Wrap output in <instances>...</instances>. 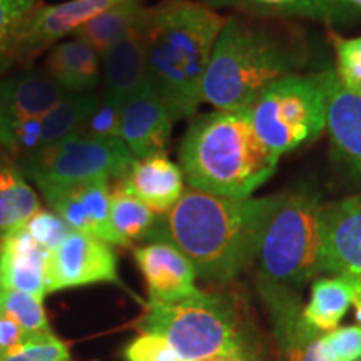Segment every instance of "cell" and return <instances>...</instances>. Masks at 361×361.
I'll use <instances>...</instances> for the list:
<instances>
[{
  "instance_id": "obj_20",
  "label": "cell",
  "mask_w": 361,
  "mask_h": 361,
  "mask_svg": "<svg viewBox=\"0 0 361 361\" xmlns=\"http://www.w3.org/2000/svg\"><path fill=\"white\" fill-rule=\"evenodd\" d=\"M211 8L234 7L264 17H305L333 25H350L361 12L350 0H197Z\"/></svg>"
},
{
  "instance_id": "obj_6",
  "label": "cell",
  "mask_w": 361,
  "mask_h": 361,
  "mask_svg": "<svg viewBox=\"0 0 361 361\" xmlns=\"http://www.w3.org/2000/svg\"><path fill=\"white\" fill-rule=\"evenodd\" d=\"M323 209L310 189L281 194L256 255L259 281L298 291L323 273Z\"/></svg>"
},
{
  "instance_id": "obj_33",
  "label": "cell",
  "mask_w": 361,
  "mask_h": 361,
  "mask_svg": "<svg viewBox=\"0 0 361 361\" xmlns=\"http://www.w3.org/2000/svg\"><path fill=\"white\" fill-rule=\"evenodd\" d=\"M336 51V75L346 89L361 94V35L353 39L333 37Z\"/></svg>"
},
{
  "instance_id": "obj_24",
  "label": "cell",
  "mask_w": 361,
  "mask_h": 361,
  "mask_svg": "<svg viewBox=\"0 0 361 361\" xmlns=\"http://www.w3.org/2000/svg\"><path fill=\"white\" fill-rule=\"evenodd\" d=\"M144 8L142 0H123L90 19L72 35L102 56L107 49L137 29Z\"/></svg>"
},
{
  "instance_id": "obj_4",
  "label": "cell",
  "mask_w": 361,
  "mask_h": 361,
  "mask_svg": "<svg viewBox=\"0 0 361 361\" xmlns=\"http://www.w3.org/2000/svg\"><path fill=\"white\" fill-rule=\"evenodd\" d=\"M305 64L303 44L241 17H226L202 80V101L218 111L251 109L268 85Z\"/></svg>"
},
{
  "instance_id": "obj_10",
  "label": "cell",
  "mask_w": 361,
  "mask_h": 361,
  "mask_svg": "<svg viewBox=\"0 0 361 361\" xmlns=\"http://www.w3.org/2000/svg\"><path fill=\"white\" fill-rule=\"evenodd\" d=\"M101 283L124 288L114 250L102 239L72 229L64 241L49 252L45 274L47 295Z\"/></svg>"
},
{
  "instance_id": "obj_40",
  "label": "cell",
  "mask_w": 361,
  "mask_h": 361,
  "mask_svg": "<svg viewBox=\"0 0 361 361\" xmlns=\"http://www.w3.org/2000/svg\"><path fill=\"white\" fill-rule=\"evenodd\" d=\"M180 361H192V360H180Z\"/></svg>"
},
{
  "instance_id": "obj_28",
  "label": "cell",
  "mask_w": 361,
  "mask_h": 361,
  "mask_svg": "<svg viewBox=\"0 0 361 361\" xmlns=\"http://www.w3.org/2000/svg\"><path fill=\"white\" fill-rule=\"evenodd\" d=\"M42 0H0V75L12 69V49L20 29Z\"/></svg>"
},
{
  "instance_id": "obj_5",
  "label": "cell",
  "mask_w": 361,
  "mask_h": 361,
  "mask_svg": "<svg viewBox=\"0 0 361 361\" xmlns=\"http://www.w3.org/2000/svg\"><path fill=\"white\" fill-rule=\"evenodd\" d=\"M137 328L164 338L180 360L207 361L228 356L251 361V351L229 298L202 291L178 303L149 300Z\"/></svg>"
},
{
  "instance_id": "obj_35",
  "label": "cell",
  "mask_w": 361,
  "mask_h": 361,
  "mask_svg": "<svg viewBox=\"0 0 361 361\" xmlns=\"http://www.w3.org/2000/svg\"><path fill=\"white\" fill-rule=\"evenodd\" d=\"M126 361H180L179 355L164 338L154 333H142L126 346Z\"/></svg>"
},
{
  "instance_id": "obj_22",
  "label": "cell",
  "mask_w": 361,
  "mask_h": 361,
  "mask_svg": "<svg viewBox=\"0 0 361 361\" xmlns=\"http://www.w3.org/2000/svg\"><path fill=\"white\" fill-rule=\"evenodd\" d=\"M104 92L123 104L146 79V52L139 27L101 56Z\"/></svg>"
},
{
  "instance_id": "obj_1",
  "label": "cell",
  "mask_w": 361,
  "mask_h": 361,
  "mask_svg": "<svg viewBox=\"0 0 361 361\" xmlns=\"http://www.w3.org/2000/svg\"><path fill=\"white\" fill-rule=\"evenodd\" d=\"M279 200L281 194L236 200L189 188L173 209L159 216L151 241L176 246L197 276L226 284L256 261L264 226Z\"/></svg>"
},
{
  "instance_id": "obj_27",
  "label": "cell",
  "mask_w": 361,
  "mask_h": 361,
  "mask_svg": "<svg viewBox=\"0 0 361 361\" xmlns=\"http://www.w3.org/2000/svg\"><path fill=\"white\" fill-rule=\"evenodd\" d=\"M97 102L99 94L66 92L47 114L40 117L44 147L52 146V144L79 134L85 119H87L90 111L96 107Z\"/></svg>"
},
{
  "instance_id": "obj_29",
  "label": "cell",
  "mask_w": 361,
  "mask_h": 361,
  "mask_svg": "<svg viewBox=\"0 0 361 361\" xmlns=\"http://www.w3.org/2000/svg\"><path fill=\"white\" fill-rule=\"evenodd\" d=\"M0 314L13 319L25 333L52 331L44 310V300L29 293L0 288Z\"/></svg>"
},
{
  "instance_id": "obj_12",
  "label": "cell",
  "mask_w": 361,
  "mask_h": 361,
  "mask_svg": "<svg viewBox=\"0 0 361 361\" xmlns=\"http://www.w3.org/2000/svg\"><path fill=\"white\" fill-rule=\"evenodd\" d=\"M256 286L268 310L273 338L281 361H322V333L306 323L298 291L259 279Z\"/></svg>"
},
{
  "instance_id": "obj_15",
  "label": "cell",
  "mask_w": 361,
  "mask_h": 361,
  "mask_svg": "<svg viewBox=\"0 0 361 361\" xmlns=\"http://www.w3.org/2000/svg\"><path fill=\"white\" fill-rule=\"evenodd\" d=\"M323 273L361 278V192L323 209Z\"/></svg>"
},
{
  "instance_id": "obj_39",
  "label": "cell",
  "mask_w": 361,
  "mask_h": 361,
  "mask_svg": "<svg viewBox=\"0 0 361 361\" xmlns=\"http://www.w3.org/2000/svg\"><path fill=\"white\" fill-rule=\"evenodd\" d=\"M350 2L353 4V6H355L356 8H358V11L361 12V0H350Z\"/></svg>"
},
{
  "instance_id": "obj_13",
  "label": "cell",
  "mask_w": 361,
  "mask_h": 361,
  "mask_svg": "<svg viewBox=\"0 0 361 361\" xmlns=\"http://www.w3.org/2000/svg\"><path fill=\"white\" fill-rule=\"evenodd\" d=\"M134 259L146 279L149 300L178 303L200 296L197 273L178 247L166 241H151L134 250Z\"/></svg>"
},
{
  "instance_id": "obj_21",
  "label": "cell",
  "mask_w": 361,
  "mask_h": 361,
  "mask_svg": "<svg viewBox=\"0 0 361 361\" xmlns=\"http://www.w3.org/2000/svg\"><path fill=\"white\" fill-rule=\"evenodd\" d=\"M44 71L64 92L90 94L102 78L101 56L82 40H62L47 52Z\"/></svg>"
},
{
  "instance_id": "obj_31",
  "label": "cell",
  "mask_w": 361,
  "mask_h": 361,
  "mask_svg": "<svg viewBox=\"0 0 361 361\" xmlns=\"http://www.w3.org/2000/svg\"><path fill=\"white\" fill-rule=\"evenodd\" d=\"M121 114L123 104L102 92L79 134L96 139H121Z\"/></svg>"
},
{
  "instance_id": "obj_25",
  "label": "cell",
  "mask_w": 361,
  "mask_h": 361,
  "mask_svg": "<svg viewBox=\"0 0 361 361\" xmlns=\"http://www.w3.org/2000/svg\"><path fill=\"white\" fill-rule=\"evenodd\" d=\"M351 305L353 296L348 278H319L311 286V298L303 306V318L319 333L335 331Z\"/></svg>"
},
{
  "instance_id": "obj_8",
  "label": "cell",
  "mask_w": 361,
  "mask_h": 361,
  "mask_svg": "<svg viewBox=\"0 0 361 361\" xmlns=\"http://www.w3.org/2000/svg\"><path fill=\"white\" fill-rule=\"evenodd\" d=\"M135 157L123 139H96L75 134L64 141L40 149L17 161L27 179L87 180L123 179L133 168Z\"/></svg>"
},
{
  "instance_id": "obj_3",
  "label": "cell",
  "mask_w": 361,
  "mask_h": 361,
  "mask_svg": "<svg viewBox=\"0 0 361 361\" xmlns=\"http://www.w3.org/2000/svg\"><path fill=\"white\" fill-rule=\"evenodd\" d=\"M278 161L256 133L251 109H216L194 117L179 147L189 188L236 200H247L268 183Z\"/></svg>"
},
{
  "instance_id": "obj_26",
  "label": "cell",
  "mask_w": 361,
  "mask_h": 361,
  "mask_svg": "<svg viewBox=\"0 0 361 361\" xmlns=\"http://www.w3.org/2000/svg\"><path fill=\"white\" fill-rule=\"evenodd\" d=\"M159 216L126 191L117 180L111 188V224L123 247L135 241L151 239Z\"/></svg>"
},
{
  "instance_id": "obj_11",
  "label": "cell",
  "mask_w": 361,
  "mask_h": 361,
  "mask_svg": "<svg viewBox=\"0 0 361 361\" xmlns=\"http://www.w3.org/2000/svg\"><path fill=\"white\" fill-rule=\"evenodd\" d=\"M123 0H67L61 4H42L27 19L12 49V64L30 67L44 52L67 35L87 24L90 19Z\"/></svg>"
},
{
  "instance_id": "obj_30",
  "label": "cell",
  "mask_w": 361,
  "mask_h": 361,
  "mask_svg": "<svg viewBox=\"0 0 361 361\" xmlns=\"http://www.w3.org/2000/svg\"><path fill=\"white\" fill-rule=\"evenodd\" d=\"M0 361H71V353L52 331L30 333L19 346L0 356Z\"/></svg>"
},
{
  "instance_id": "obj_19",
  "label": "cell",
  "mask_w": 361,
  "mask_h": 361,
  "mask_svg": "<svg viewBox=\"0 0 361 361\" xmlns=\"http://www.w3.org/2000/svg\"><path fill=\"white\" fill-rule=\"evenodd\" d=\"M47 259L49 251L24 228L11 233L0 243V286L44 300Z\"/></svg>"
},
{
  "instance_id": "obj_37",
  "label": "cell",
  "mask_w": 361,
  "mask_h": 361,
  "mask_svg": "<svg viewBox=\"0 0 361 361\" xmlns=\"http://www.w3.org/2000/svg\"><path fill=\"white\" fill-rule=\"evenodd\" d=\"M351 284V296H353V306L356 319L361 323V278L358 276H346Z\"/></svg>"
},
{
  "instance_id": "obj_23",
  "label": "cell",
  "mask_w": 361,
  "mask_h": 361,
  "mask_svg": "<svg viewBox=\"0 0 361 361\" xmlns=\"http://www.w3.org/2000/svg\"><path fill=\"white\" fill-rule=\"evenodd\" d=\"M40 201L16 159L0 149V243L24 228L37 213Z\"/></svg>"
},
{
  "instance_id": "obj_9",
  "label": "cell",
  "mask_w": 361,
  "mask_h": 361,
  "mask_svg": "<svg viewBox=\"0 0 361 361\" xmlns=\"http://www.w3.org/2000/svg\"><path fill=\"white\" fill-rule=\"evenodd\" d=\"M51 211L61 216L74 231L89 234L121 246L111 224V184L109 179L49 180L34 179Z\"/></svg>"
},
{
  "instance_id": "obj_18",
  "label": "cell",
  "mask_w": 361,
  "mask_h": 361,
  "mask_svg": "<svg viewBox=\"0 0 361 361\" xmlns=\"http://www.w3.org/2000/svg\"><path fill=\"white\" fill-rule=\"evenodd\" d=\"M326 130L333 156L361 183V94L346 89L336 72L329 84Z\"/></svg>"
},
{
  "instance_id": "obj_7",
  "label": "cell",
  "mask_w": 361,
  "mask_h": 361,
  "mask_svg": "<svg viewBox=\"0 0 361 361\" xmlns=\"http://www.w3.org/2000/svg\"><path fill=\"white\" fill-rule=\"evenodd\" d=\"M335 71L293 74L268 85L251 107L252 124L276 156L316 141L326 129L329 84Z\"/></svg>"
},
{
  "instance_id": "obj_2",
  "label": "cell",
  "mask_w": 361,
  "mask_h": 361,
  "mask_svg": "<svg viewBox=\"0 0 361 361\" xmlns=\"http://www.w3.org/2000/svg\"><path fill=\"white\" fill-rule=\"evenodd\" d=\"M226 17L197 0H162L144 8L139 32L146 79L176 121L196 114L202 80Z\"/></svg>"
},
{
  "instance_id": "obj_16",
  "label": "cell",
  "mask_w": 361,
  "mask_h": 361,
  "mask_svg": "<svg viewBox=\"0 0 361 361\" xmlns=\"http://www.w3.org/2000/svg\"><path fill=\"white\" fill-rule=\"evenodd\" d=\"M64 94L47 72L37 67L0 75V129L17 121L40 119Z\"/></svg>"
},
{
  "instance_id": "obj_17",
  "label": "cell",
  "mask_w": 361,
  "mask_h": 361,
  "mask_svg": "<svg viewBox=\"0 0 361 361\" xmlns=\"http://www.w3.org/2000/svg\"><path fill=\"white\" fill-rule=\"evenodd\" d=\"M117 183L156 214L173 209L186 191L183 169L166 154L135 159L129 173Z\"/></svg>"
},
{
  "instance_id": "obj_14",
  "label": "cell",
  "mask_w": 361,
  "mask_h": 361,
  "mask_svg": "<svg viewBox=\"0 0 361 361\" xmlns=\"http://www.w3.org/2000/svg\"><path fill=\"white\" fill-rule=\"evenodd\" d=\"M174 119L147 82L123 102L121 139L135 159L166 154Z\"/></svg>"
},
{
  "instance_id": "obj_41",
  "label": "cell",
  "mask_w": 361,
  "mask_h": 361,
  "mask_svg": "<svg viewBox=\"0 0 361 361\" xmlns=\"http://www.w3.org/2000/svg\"><path fill=\"white\" fill-rule=\"evenodd\" d=\"M0 288H2V286H0Z\"/></svg>"
},
{
  "instance_id": "obj_38",
  "label": "cell",
  "mask_w": 361,
  "mask_h": 361,
  "mask_svg": "<svg viewBox=\"0 0 361 361\" xmlns=\"http://www.w3.org/2000/svg\"><path fill=\"white\" fill-rule=\"evenodd\" d=\"M207 361H239V360L228 358V356H219V358H213V360H207Z\"/></svg>"
},
{
  "instance_id": "obj_34",
  "label": "cell",
  "mask_w": 361,
  "mask_h": 361,
  "mask_svg": "<svg viewBox=\"0 0 361 361\" xmlns=\"http://www.w3.org/2000/svg\"><path fill=\"white\" fill-rule=\"evenodd\" d=\"M24 229L34 238L35 243H39L49 252L56 250L72 231L69 224L61 216L49 209H39L27 221Z\"/></svg>"
},
{
  "instance_id": "obj_36",
  "label": "cell",
  "mask_w": 361,
  "mask_h": 361,
  "mask_svg": "<svg viewBox=\"0 0 361 361\" xmlns=\"http://www.w3.org/2000/svg\"><path fill=\"white\" fill-rule=\"evenodd\" d=\"M29 335L30 333H25L13 319L0 314V356L19 346Z\"/></svg>"
},
{
  "instance_id": "obj_32",
  "label": "cell",
  "mask_w": 361,
  "mask_h": 361,
  "mask_svg": "<svg viewBox=\"0 0 361 361\" xmlns=\"http://www.w3.org/2000/svg\"><path fill=\"white\" fill-rule=\"evenodd\" d=\"M322 361H361V326L336 328L322 335Z\"/></svg>"
}]
</instances>
